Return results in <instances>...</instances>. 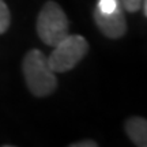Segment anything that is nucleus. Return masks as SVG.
<instances>
[{
	"label": "nucleus",
	"instance_id": "1",
	"mask_svg": "<svg viewBox=\"0 0 147 147\" xmlns=\"http://www.w3.org/2000/svg\"><path fill=\"white\" fill-rule=\"evenodd\" d=\"M22 69L27 87L33 95L40 98L47 97L57 87L56 72L49 67L48 57L38 49H32L25 55Z\"/></svg>",
	"mask_w": 147,
	"mask_h": 147
},
{
	"label": "nucleus",
	"instance_id": "2",
	"mask_svg": "<svg viewBox=\"0 0 147 147\" xmlns=\"http://www.w3.org/2000/svg\"><path fill=\"white\" fill-rule=\"evenodd\" d=\"M37 33L44 44L55 47L69 34V22L63 8L55 3L47 1L37 18Z\"/></svg>",
	"mask_w": 147,
	"mask_h": 147
},
{
	"label": "nucleus",
	"instance_id": "3",
	"mask_svg": "<svg viewBox=\"0 0 147 147\" xmlns=\"http://www.w3.org/2000/svg\"><path fill=\"white\" fill-rule=\"evenodd\" d=\"M87 52L89 42L84 37L68 34L57 45H55L53 52L48 57V63L55 72H67L72 69Z\"/></svg>",
	"mask_w": 147,
	"mask_h": 147
},
{
	"label": "nucleus",
	"instance_id": "4",
	"mask_svg": "<svg viewBox=\"0 0 147 147\" xmlns=\"http://www.w3.org/2000/svg\"><path fill=\"white\" fill-rule=\"evenodd\" d=\"M94 21L101 33L108 38H120L127 32V22L123 12V5H120L113 12L105 14L95 8Z\"/></svg>",
	"mask_w": 147,
	"mask_h": 147
},
{
	"label": "nucleus",
	"instance_id": "5",
	"mask_svg": "<svg viewBox=\"0 0 147 147\" xmlns=\"http://www.w3.org/2000/svg\"><path fill=\"white\" fill-rule=\"evenodd\" d=\"M125 132L138 147H147V120L143 117H129L125 121Z\"/></svg>",
	"mask_w": 147,
	"mask_h": 147
},
{
	"label": "nucleus",
	"instance_id": "6",
	"mask_svg": "<svg viewBox=\"0 0 147 147\" xmlns=\"http://www.w3.org/2000/svg\"><path fill=\"white\" fill-rule=\"evenodd\" d=\"M11 23V14L10 10L5 4L4 0H0V34L7 32Z\"/></svg>",
	"mask_w": 147,
	"mask_h": 147
},
{
	"label": "nucleus",
	"instance_id": "7",
	"mask_svg": "<svg viewBox=\"0 0 147 147\" xmlns=\"http://www.w3.org/2000/svg\"><path fill=\"white\" fill-rule=\"evenodd\" d=\"M121 5L120 0H98V4H97V10H100L101 12H113L115 10H117Z\"/></svg>",
	"mask_w": 147,
	"mask_h": 147
},
{
	"label": "nucleus",
	"instance_id": "8",
	"mask_svg": "<svg viewBox=\"0 0 147 147\" xmlns=\"http://www.w3.org/2000/svg\"><path fill=\"white\" fill-rule=\"evenodd\" d=\"M142 1L143 0H120L123 8H125L129 12H136L140 10L142 7Z\"/></svg>",
	"mask_w": 147,
	"mask_h": 147
},
{
	"label": "nucleus",
	"instance_id": "9",
	"mask_svg": "<svg viewBox=\"0 0 147 147\" xmlns=\"http://www.w3.org/2000/svg\"><path fill=\"white\" fill-rule=\"evenodd\" d=\"M98 144L94 142V140H82V142L78 143H72L71 147H97Z\"/></svg>",
	"mask_w": 147,
	"mask_h": 147
},
{
	"label": "nucleus",
	"instance_id": "10",
	"mask_svg": "<svg viewBox=\"0 0 147 147\" xmlns=\"http://www.w3.org/2000/svg\"><path fill=\"white\" fill-rule=\"evenodd\" d=\"M143 8H144V15L147 16V0H143Z\"/></svg>",
	"mask_w": 147,
	"mask_h": 147
}]
</instances>
